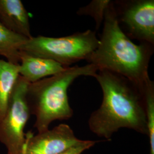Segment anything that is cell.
Returning <instances> with one entry per match:
<instances>
[{
    "instance_id": "7a4b0ae2",
    "label": "cell",
    "mask_w": 154,
    "mask_h": 154,
    "mask_svg": "<svg viewBox=\"0 0 154 154\" xmlns=\"http://www.w3.org/2000/svg\"><path fill=\"white\" fill-rule=\"evenodd\" d=\"M154 45L135 44L120 27L112 5L105 13L103 29L97 49L88 60L98 70L112 72L144 88L150 78L149 62Z\"/></svg>"
},
{
    "instance_id": "3957f363",
    "label": "cell",
    "mask_w": 154,
    "mask_h": 154,
    "mask_svg": "<svg viewBox=\"0 0 154 154\" xmlns=\"http://www.w3.org/2000/svg\"><path fill=\"white\" fill-rule=\"evenodd\" d=\"M98 69L93 64L69 66L51 77L29 83L26 99L30 114L35 116L34 127L38 132L49 130L55 120H67L74 112L70 106L67 90L78 77H95Z\"/></svg>"
},
{
    "instance_id": "4fadbf2b",
    "label": "cell",
    "mask_w": 154,
    "mask_h": 154,
    "mask_svg": "<svg viewBox=\"0 0 154 154\" xmlns=\"http://www.w3.org/2000/svg\"><path fill=\"white\" fill-rule=\"evenodd\" d=\"M111 2L110 0H93L88 5L80 8L77 14L92 17L95 22V29L98 30L103 24L106 11Z\"/></svg>"
},
{
    "instance_id": "277c9868",
    "label": "cell",
    "mask_w": 154,
    "mask_h": 154,
    "mask_svg": "<svg viewBox=\"0 0 154 154\" xmlns=\"http://www.w3.org/2000/svg\"><path fill=\"white\" fill-rule=\"evenodd\" d=\"M99 43L96 31L88 29L62 37H32L20 51L55 61L66 67L82 60L88 61Z\"/></svg>"
},
{
    "instance_id": "5b68a950",
    "label": "cell",
    "mask_w": 154,
    "mask_h": 154,
    "mask_svg": "<svg viewBox=\"0 0 154 154\" xmlns=\"http://www.w3.org/2000/svg\"><path fill=\"white\" fill-rule=\"evenodd\" d=\"M29 83L19 76L5 115L0 122V142L7 154H24L26 142L25 126L31 115L26 99Z\"/></svg>"
},
{
    "instance_id": "52a82bcc",
    "label": "cell",
    "mask_w": 154,
    "mask_h": 154,
    "mask_svg": "<svg viewBox=\"0 0 154 154\" xmlns=\"http://www.w3.org/2000/svg\"><path fill=\"white\" fill-rule=\"evenodd\" d=\"M72 128L62 123L36 135L26 134L24 154H58L80 143Z\"/></svg>"
},
{
    "instance_id": "9c48e42d",
    "label": "cell",
    "mask_w": 154,
    "mask_h": 154,
    "mask_svg": "<svg viewBox=\"0 0 154 154\" xmlns=\"http://www.w3.org/2000/svg\"><path fill=\"white\" fill-rule=\"evenodd\" d=\"M0 22L14 33L28 38L33 37L29 13L20 0H0Z\"/></svg>"
},
{
    "instance_id": "8992f818",
    "label": "cell",
    "mask_w": 154,
    "mask_h": 154,
    "mask_svg": "<svg viewBox=\"0 0 154 154\" xmlns=\"http://www.w3.org/2000/svg\"><path fill=\"white\" fill-rule=\"evenodd\" d=\"M123 32L131 40L154 45V0L112 1Z\"/></svg>"
},
{
    "instance_id": "6da1fadb",
    "label": "cell",
    "mask_w": 154,
    "mask_h": 154,
    "mask_svg": "<svg viewBox=\"0 0 154 154\" xmlns=\"http://www.w3.org/2000/svg\"><path fill=\"white\" fill-rule=\"evenodd\" d=\"M99 83L103 99L88 121L91 132L110 139L120 128H127L148 136L143 88L121 75L105 70L94 77Z\"/></svg>"
},
{
    "instance_id": "8fae6325",
    "label": "cell",
    "mask_w": 154,
    "mask_h": 154,
    "mask_svg": "<svg viewBox=\"0 0 154 154\" xmlns=\"http://www.w3.org/2000/svg\"><path fill=\"white\" fill-rule=\"evenodd\" d=\"M28 39L11 32L0 22V55L5 57L8 62L19 65L20 48Z\"/></svg>"
},
{
    "instance_id": "ba28073f",
    "label": "cell",
    "mask_w": 154,
    "mask_h": 154,
    "mask_svg": "<svg viewBox=\"0 0 154 154\" xmlns=\"http://www.w3.org/2000/svg\"><path fill=\"white\" fill-rule=\"evenodd\" d=\"M19 74L29 83L36 82L63 71L65 67L51 60L36 57L20 51Z\"/></svg>"
},
{
    "instance_id": "30bf717a",
    "label": "cell",
    "mask_w": 154,
    "mask_h": 154,
    "mask_svg": "<svg viewBox=\"0 0 154 154\" xmlns=\"http://www.w3.org/2000/svg\"><path fill=\"white\" fill-rule=\"evenodd\" d=\"M19 76V65L0 59V122L5 115Z\"/></svg>"
},
{
    "instance_id": "5bb4252c",
    "label": "cell",
    "mask_w": 154,
    "mask_h": 154,
    "mask_svg": "<svg viewBox=\"0 0 154 154\" xmlns=\"http://www.w3.org/2000/svg\"><path fill=\"white\" fill-rule=\"evenodd\" d=\"M97 142L92 140H83L77 144L75 146L67 149L65 151L58 154H82L83 152L88 149L95 145Z\"/></svg>"
},
{
    "instance_id": "7c38bea8",
    "label": "cell",
    "mask_w": 154,
    "mask_h": 154,
    "mask_svg": "<svg viewBox=\"0 0 154 154\" xmlns=\"http://www.w3.org/2000/svg\"><path fill=\"white\" fill-rule=\"evenodd\" d=\"M143 95L149 141V154H154V82L151 79L144 87Z\"/></svg>"
}]
</instances>
